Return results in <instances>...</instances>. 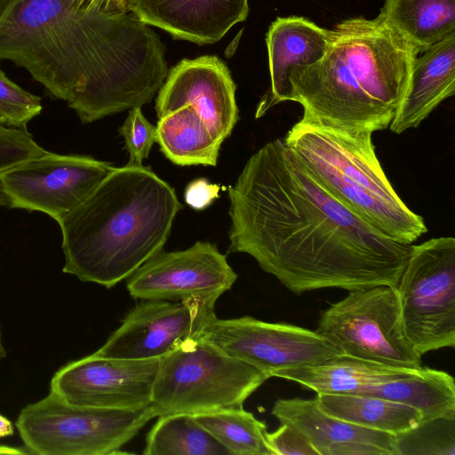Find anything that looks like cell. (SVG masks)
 Listing matches in <instances>:
<instances>
[{"label": "cell", "instance_id": "obj_9", "mask_svg": "<svg viewBox=\"0 0 455 455\" xmlns=\"http://www.w3.org/2000/svg\"><path fill=\"white\" fill-rule=\"evenodd\" d=\"M315 331L347 356L395 367L423 366L422 355L403 333L395 287L349 291L323 312Z\"/></svg>", "mask_w": 455, "mask_h": 455}, {"label": "cell", "instance_id": "obj_15", "mask_svg": "<svg viewBox=\"0 0 455 455\" xmlns=\"http://www.w3.org/2000/svg\"><path fill=\"white\" fill-rule=\"evenodd\" d=\"M235 88L228 68L217 56L184 59L168 72L157 92V117L191 105L221 144L239 118Z\"/></svg>", "mask_w": 455, "mask_h": 455}, {"label": "cell", "instance_id": "obj_12", "mask_svg": "<svg viewBox=\"0 0 455 455\" xmlns=\"http://www.w3.org/2000/svg\"><path fill=\"white\" fill-rule=\"evenodd\" d=\"M236 279L226 255L212 243L199 241L183 251H161L126 279V288L135 299H198L215 307Z\"/></svg>", "mask_w": 455, "mask_h": 455}, {"label": "cell", "instance_id": "obj_23", "mask_svg": "<svg viewBox=\"0 0 455 455\" xmlns=\"http://www.w3.org/2000/svg\"><path fill=\"white\" fill-rule=\"evenodd\" d=\"M379 14L419 53L455 33V0H385Z\"/></svg>", "mask_w": 455, "mask_h": 455}, {"label": "cell", "instance_id": "obj_6", "mask_svg": "<svg viewBox=\"0 0 455 455\" xmlns=\"http://www.w3.org/2000/svg\"><path fill=\"white\" fill-rule=\"evenodd\" d=\"M269 378L197 336L161 358L151 405L158 416L241 408Z\"/></svg>", "mask_w": 455, "mask_h": 455}, {"label": "cell", "instance_id": "obj_25", "mask_svg": "<svg viewBox=\"0 0 455 455\" xmlns=\"http://www.w3.org/2000/svg\"><path fill=\"white\" fill-rule=\"evenodd\" d=\"M193 417L229 455H270L265 441L266 424L243 407L197 413Z\"/></svg>", "mask_w": 455, "mask_h": 455}, {"label": "cell", "instance_id": "obj_33", "mask_svg": "<svg viewBox=\"0 0 455 455\" xmlns=\"http://www.w3.org/2000/svg\"><path fill=\"white\" fill-rule=\"evenodd\" d=\"M82 7L87 10L104 13L130 12L132 0H76Z\"/></svg>", "mask_w": 455, "mask_h": 455}, {"label": "cell", "instance_id": "obj_19", "mask_svg": "<svg viewBox=\"0 0 455 455\" xmlns=\"http://www.w3.org/2000/svg\"><path fill=\"white\" fill-rule=\"evenodd\" d=\"M421 368L395 367L339 355L319 363L278 371L272 377L296 382L316 394L379 397L387 383L411 377Z\"/></svg>", "mask_w": 455, "mask_h": 455}, {"label": "cell", "instance_id": "obj_28", "mask_svg": "<svg viewBox=\"0 0 455 455\" xmlns=\"http://www.w3.org/2000/svg\"><path fill=\"white\" fill-rule=\"evenodd\" d=\"M45 152L28 130L10 129L0 125V174L13 165ZM0 206L9 208V200L4 192L1 180Z\"/></svg>", "mask_w": 455, "mask_h": 455}, {"label": "cell", "instance_id": "obj_27", "mask_svg": "<svg viewBox=\"0 0 455 455\" xmlns=\"http://www.w3.org/2000/svg\"><path fill=\"white\" fill-rule=\"evenodd\" d=\"M41 99L14 82L0 69V125L27 130L28 124L42 111Z\"/></svg>", "mask_w": 455, "mask_h": 455}, {"label": "cell", "instance_id": "obj_7", "mask_svg": "<svg viewBox=\"0 0 455 455\" xmlns=\"http://www.w3.org/2000/svg\"><path fill=\"white\" fill-rule=\"evenodd\" d=\"M157 413L152 405L138 410L75 405L50 392L26 405L16 427L27 453L111 455L131 441Z\"/></svg>", "mask_w": 455, "mask_h": 455}, {"label": "cell", "instance_id": "obj_36", "mask_svg": "<svg viewBox=\"0 0 455 455\" xmlns=\"http://www.w3.org/2000/svg\"><path fill=\"white\" fill-rule=\"evenodd\" d=\"M6 355V352L3 344V339H2V331H1V325H0V360H2Z\"/></svg>", "mask_w": 455, "mask_h": 455}, {"label": "cell", "instance_id": "obj_21", "mask_svg": "<svg viewBox=\"0 0 455 455\" xmlns=\"http://www.w3.org/2000/svg\"><path fill=\"white\" fill-rule=\"evenodd\" d=\"M156 142L175 164L215 166L220 143L191 105H183L158 119Z\"/></svg>", "mask_w": 455, "mask_h": 455}, {"label": "cell", "instance_id": "obj_14", "mask_svg": "<svg viewBox=\"0 0 455 455\" xmlns=\"http://www.w3.org/2000/svg\"><path fill=\"white\" fill-rule=\"evenodd\" d=\"M160 360L107 358L93 353L59 369L50 392L75 405L142 409L151 405Z\"/></svg>", "mask_w": 455, "mask_h": 455}, {"label": "cell", "instance_id": "obj_22", "mask_svg": "<svg viewBox=\"0 0 455 455\" xmlns=\"http://www.w3.org/2000/svg\"><path fill=\"white\" fill-rule=\"evenodd\" d=\"M316 398L319 407L329 415L392 435L410 430L423 419L417 408L379 397L317 393Z\"/></svg>", "mask_w": 455, "mask_h": 455}, {"label": "cell", "instance_id": "obj_24", "mask_svg": "<svg viewBox=\"0 0 455 455\" xmlns=\"http://www.w3.org/2000/svg\"><path fill=\"white\" fill-rule=\"evenodd\" d=\"M144 455H229L188 413L158 416L149 430Z\"/></svg>", "mask_w": 455, "mask_h": 455}, {"label": "cell", "instance_id": "obj_8", "mask_svg": "<svg viewBox=\"0 0 455 455\" xmlns=\"http://www.w3.org/2000/svg\"><path fill=\"white\" fill-rule=\"evenodd\" d=\"M403 333L423 355L455 347V238H431L411 251L395 287Z\"/></svg>", "mask_w": 455, "mask_h": 455}, {"label": "cell", "instance_id": "obj_2", "mask_svg": "<svg viewBox=\"0 0 455 455\" xmlns=\"http://www.w3.org/2000/svg\"><path fill=\"white\" fill-rule=\"evenodd\" d=\"M0 59L25 68L83 124L141 108L169 72L158 35L134 13L76 0H12L0 19Z\"/></svg>", "mask_w": 455, "mask_h": 455}, {"label": "cell", "instance_id": "obj_1", "mask_svg": "<svg viewBox=\"0 0 455 455\" xmlns=\"http://www.w3.org/2000/svg\"><path fill=\"white\" fill-rule=\"evenodd\" d=\"M228 196V251L249 254L290 291L396 287L411 244L395 242L336 200L283 139L248 159Z\"/></svg>", "mask_w": 455, "mask_h": 455}, {"label": "cell", "instance_id": "obj_34", "mask_svg": "<svg viewBox=\"0 0 455 455\" xmlns=\"http://www.w3.org/2000/svg\"><path fill=\"white\" fill-rule=\"evenodd\" d=\"M13 434V426L12 422L0 414V438L12 435Z\"/></svg>", "mask_w": 455, "mask_h": 455}, {"label": "cell", "instance_id": "obj_11", "mask_svg": "<svg viewBox=\"0 0 455 455\" xmlns=\"http://www.w3.org/2000/svg\"><path fill=\"white\" fill-rule=\"evenodd\" d=\"M116 168L90 156L46 151L3 172L0 180L9 208L42 212L58 221L86 200Z\"/></svg>", "mask_w": 455, "mask_h": 455}, {"label": "cell", "instance_id": "obj_35", "mask_svg": "<svg viewBox=\"0 0 455 455\" xmlns=\"http://www.w3.org/2000/svg\"><path fill=\"white\" fill-rule=\"evenodd\" d=\"M12 0H0V19Z\"/></svg>", "mask_w": 455, "mask_h": 455}, {"label": "cell", "instance_id": "obj_30", "mask_svg": "<svg viewBox=\"0 0 455 455\" xmlns=\"http://www.w3.org/2000/svg\"><path fill=\"white\" fill-rule=\"evenodd\" d=\"M270 455H318L307 437L288 424H280L274 432L265 433Z\"/></svg>", "mask_w": 455, "mask_h": 455}, {"label": "cell", "instance_id": "obj_3", "mask_svg": "<svg viewBox=\"0 0 455 455\" xmlns=\"http://www.w3.org/2000/svg\"><path fill=\"white\" fill-rule=\"evenodd\" d=\"M418 54L380 14L339 22L323 58L291 77V101L303 108L299 121L350 132L387 129Z\"/></svg>", "mask_w": 455, "mask_h": 455}, {"label": "cell", "instance_id": "obj_10", "mask_svg": "<svg viewBox=\"0 0 455 455\" xmlns=\"http://www.w3.org/2000/svg\"><path fill=\"white\" fill-rule=\"evenodd\" d=\"M199 336L270 378L278 371L315 364L342 355L315 331L249 315L229 319L215 315Z\"/></svg>", "mask_w": 455, "mask_h": 455}, {"label": "cell", "instance_id": "obj_16", "mask_svg": "<svg viewBox=\"0 0 455 455\" xmlns=\"http://www.w3.org/2000/svg\"><path fill=\"white\" fill-rule=\"evenodd\" d=\"M131 12L173 38L199 45L220 41L246 20L248 0H132Z\"/></svg>", "mask_w": 455, "mask_h": 455}, {"label": "cell", "instance_id": "obj_26", "mask_svg": "<svg viewBox=\"0 0 455 455\" xmlns=\"http://www.w3.org/2000/svg\"><path fill=\"white\" fill-rule=\"evenodd\" d=\"M395 455H455V415L421 420L394 435Z\"/></svg>", "mask_w": 455, "mask_h": 455}, {"label": "cell", "instance_id": "obj_13", "mask_svg": "<svg viewBox=\"0 0 455 455\" xmlns=\"http://www.w3.org/2000/svg\"><path fill=\"white\" fill-rule=\"evenodd\" d=\"M214 308L198 299H143L94 354L129 360L162 358L184 341L199 336L216 315Z\"/></svg>", "mask_w": 455, "mask_h": 455}, {"label": "cell", "instance_id": "obj_31", "mask_svg": "<svg viewBox=\"0 0 455 455\" xmlns=\"http://www.w3.org/2000/svg\"><path fill=\"white\" fill-rule=\"evenodd\" d=\"M220 186L204 178L192 180L186 188L184 198L193 209L200 211L209 206L219 196Z\"/></svg>", "mask_w": 455, "mask_h": 455}, {"label": "cell", "instance_id": "obj_37", "mask_svg": "<svg viewBox=\"0 0 455 455\" xmlns=\"http://www.w3.org/2000/svg\"><path fill=\"white\" fill-rule=\"evenodd\" d=\"M2 449H4V447H2V446H1V447H0V453H1V451H1ZM10 449H12V448L4 447V450H5V451H4V453H6V452H7V453H10V452H11V453H13V452H14V453H26L25 451H19V450H11V451H9Z\"/></svg>", "mask_w": 455, "mask_h": 455}, {"label": "cell", "instance_id": "obj_5", "mask_svg": "<svg viewBox=\"0 0 455 455\" xmlns=\"http://www.w3.org/2000/svg\"><path fill=\"white\" fill-rule=\"evenodd\" d=\"M283 141L326 191L384 235L411 245L427 232L423 218L406 205L387 179L371 132L298 121Z\"/></svg>", "mask_w": 455, "mask_h": 455}, {"label": "cell", "instance_id": "obj_17", "mask_svg": "<svg viewBox=\"0 0 455 455\" xmlns=\"http://www.w3.org/2000/svg\"><path fill=\"white\" fill-rule=\"evenodd\" d=\"M270 73V90L259 101L255 118L274 106L291 101V77L325 55L330 29L299 16L278 17L266 35Z\"/></svg>", "mask_w": 455, "mask_h": 455}, {"label": "cell", "instance_id": "obj_32", "mask_svg": "<svg viewBox=\"0 0 455 455\" xmlns=\"http://www.w3.org/2000/svg\"><path fill=\"white\" fill-rule=\"evenodd\" d=\"M323 455H389V452L371 443L346 441L331 444Z\"/></svg>", "mask_w": 455, "mask_h": 455}, {"label": "cell", "instance_id": "obj_4", "mask_svg": "<svg viewBox=\"0 0 455 455\" xmlns=\"http://www.w3.org/2000/svg\"><path fill=\"white\" fill-rule=\"evenodd\" d=\"M174 189L149 167H116L62 217L63 272L112 288L163 251L177 212Z\"/></svg>", "mask_w": 455, "mask_h": 455}, {"label": "cell", "instance_id": "obj_29", "mask_svg": "<svg viewBox=\"0 0 455 455\" xmlns=\"http://www.w3.org/2000/svg\"><path fill=\"white\" fill-rule=\"evenodd\" d=\"M129 154L128 164L140 165L156 142V127L144 116L141 108H133L119 128Z\"/></svg>", "mask_w": 455, "mask_h": 455}, {"label": "cell", "instance_id": "obj_18", "mask_svg": "<svg viewBox=\"0 0 455 455\" xmlns=\"http://www.w3.org/2000/svg\"><path fill=\"white\" fill-rule=\"evenodd\" d=\"M455 92V33L419 53L389 129L401 134L414 129Z\"/></svg>", "mask_w": 455, "mask_h": 455}, {"label": "cell", "instance_id": "obj_20", "mask_svg": "<svg viewBox=\"0 0 455 455\" xmlns=\"http://www.w3.org/2000/svg\"><path fill=\"white\" fill-rule=\"evenodd\" d=\"M272 415L280 424H288L300 431L317 451L323 455L332 443L359 441L377 445L395 455L394 435L353 425L329 415L318 404L316 396L311 399H278Z\"/></svg>", "mask_w": 455, "mask_h": 455}]
</instances>
